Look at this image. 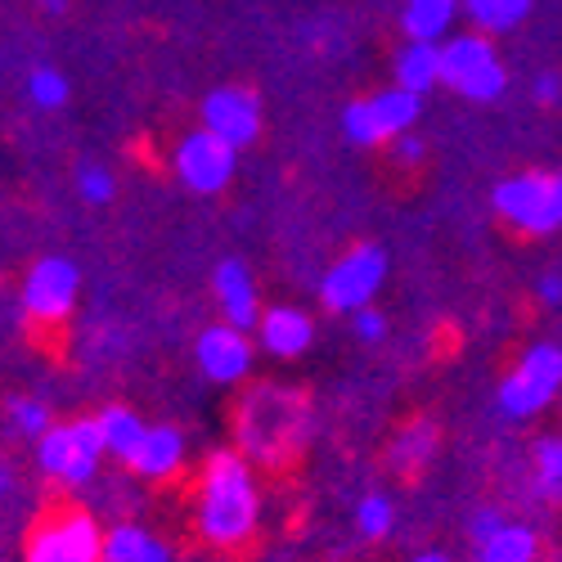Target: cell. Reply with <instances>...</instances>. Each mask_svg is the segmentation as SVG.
Segmentation results:
<instances>
[{
    "mask_svg": "<svg viewBox=\"0 0 562 562\" xmlns=\"http://www.w3.org/2000/svg\"><path fill=\"white\" fill-rule=\"evenodd\" d=\"M396 86L428 95L432 86H441V41H405L396 50Z\"/></svg>",
    "mask_w": 562,
    "mask_h": 562,
    "instance_id": "16",
    "label": "cell"
},
{
    "mask_svg": "<svg viewBox=\"0 0 562 562\" xmlns=\"http://www.w3.org/2000/svg\"><path fill=\"white\" fill-rule=\"evenodd\" d=\"M536 100H540V104H558V100H562V81H558L553 72H540V77H536Z\"/></svg>",
    "mask_w": 562,
    "mask_h": 562,
    "instance_id": "30",
    "label": "cell"
},
{
    "mask_svg": "<svg viewBox=\"0 0 562 562\" xmlns=\"http://www.w3.org/2000/svg\"><path fill=\"white\" fill-rule=\"evenodd\" d=\"M10 424H14V432L36 437V441L55 428V424H50V405H45V401H32V396L10 405Z\"/></svg>",
    "mask_w": 562,
    "mask_h": 562,
    "instance_id": "26",
    "label": "cell"
},
{
    "mask_svg": "<svg viewBox=\"0 0 562 562\" xmlns=\"http://www.w3.org/2000/svg\"><path fill=\"white\" fill-rule=\"evenodd\" d=\"M351 324H356V338H360V342H379V338L387 334V319H383L379 311H373V306L356 311V319H351Z\"/></svg>",
    "mask_w": 562,
    "mask_h": 562,
    "instance_id": "28",
    "label": "cell"
},
{
    "mask_svg": "<svg viewBox=\"0 0 562 562\" xmlns=\"http://www.w3.org/2000/svg\"><path fill=\"white\" fill-rule=\"evenodd\" d=\"M27 95L36 109H64L68 104V77L59 68H36L27 77Z\"/></svg>",
    "mask_w": 562,
    "mask_h": 562,
    "instance_id": "24",
    "label": "cell"
},
{
    "mask_svg": "<svg viewBox=\"0 0 562 562\" xmlns=\"http://www.w3.org/2000/svg\"><path fill=\"white\" fill-rule=\"evenodd\" d=\"M257 527V482L252 468L234 454L216 450L203 468L199 486V531L216 549H239Z\"/></svg>",
    "mask_w": 562,
    "mask_h": 562,
    "instance_id": "1",
    "label": "cell"
},
{
    "mask_svg": "<svg viewBox=\"0 0 562 562\" xmlns=\"http://www.w3.org/2000/svg\"><path fill=\"white\" fill-rule=\"evenodd\" d=\"M499 527H504V513H499V508H482L477 518H473V544H482V540H486L491 531H499Z\"/></svg>",
    "mask_w": 562,
    "mask_h": 562,
    "instance_id": "29",
    "label": "cell"
},
{
    "mask_svg": "<svg viewBox=\"0 0 562 562\" xmlns=\"http://www.w3.org/2000/svg\"><path fill=\"white\" fill-rule=\"evenodd\" d=\"M414 562H450V558H446V553H418Z\"/></svg>",
    "mask_w": 562,
    "mask_h": 562,
    "instance_id": "34",
    "label": "cell"
},
{
    "mask_svg": "<svg viewBox=\"0 0 562 562\" xmlns=\"http://www.w3.org/2000/svg\"><path fill=\"white\" fill-rule=\"evenodd\" d=\"M540 302H549V306L562 302V274H544L540 279Z\"/></svg>",
    "mask_w": 562,
    "mask_h": 562,
    "instance_id": "32",
    "label": "cell"
},
{
    "mask_svg": "<svg viewBox=\"0 0 562 562\" xmlns=\"http://www.w3.org/2000/svg\"><path fill=\"white\" fill-rule=\"evenodd\" d=\"M392 522H396V508H392L387 495L373 491V495H364L356 504V527H360L364 540H387L392 536Z\"/></svg>",
    "mask_w": 562,
    "mask_h": 562,
    "instance_id": "22",
    "label": "cell"
},
{
    "mask_svg": "<svg viewBox=\"0 0 562 562\" xmlns=\"http://www.w3.org/2000/svg\"><path fill=\"white\" fill-rule=\"evenodd\" d=\"M441 86H450L454 95L473 104H491L504 95L508 72H504V59L495 55V45L482 32H468L441 45Z\"/></svg>",
    "mask_w": 562,
    "mask_h": 562,
    "instance_id": "2",
    "label": "cell"
},
{
    "mask_svg": "<svg viewBox=\"0 0 562 562\" xmlns=\"http://www.w3.org/2000/svg\"><path fill=\"white\" fill-rule=\"evenodd\" d=\"M104 437L95 418H77V424H55L50 432L41 437L36 459H41V473L55 477L64 486H81L100 473V459H104Z\"/></svg>",
    "mask_w": 562,
    "mask_h": 562,
    "instance_id": "5",
    "label": "cell"
},
{
    "mask_svg": "<svg viewBox=\"0 0 562 562\" xmlns=\"http://www.w3.org/2000/svg\"><path fill=\"white\" fill-rule=\"evenodd\" d=\"M558 401H562V396H558Z\"/></svg>",
    "mask_w": 562,
    "mask_h": 562,
    "instance_id": "36",
    "label": "cell"
},
{
    "mask_svg": "<svg viewBox=\"0 0 562 562\" xmlns=\"http://www.w3.org/2000/svg\"><path fill=\"white\" fill-rule=\"evenodd\" d=\"M77 289H81V274L68 257H41L23 279V311L45 324L64 319L77 302Z\"/></svg>",
    "mask_w": 562,
    "mask_h": 562,
    "instance_id": "10",
    "label": "cell"
},
{
    "mask_svg": "<svg viewBox=\"0 0 562 562\" xmlns=\"http://www.w3.org/2000/svg\"><path fill=\"white\" fill-rule=\"evenodd\" d=\"M203 126L221 135L225 145L244 149L261 135V100L244 86H221L203 100Z\"/></svg>",
    "mask_w": 562,
    "mask_h": 562,
    "instance_id": "11",
    "label": "cell"
},
{
    "mask_svg": "<svg viewBox=\"0 0 562 562\" xmlns=\"http://www.w3.org/2000/svg\"><path fill=\"white\" fill-rule=\"evenodd\" d=\"M139 477H149V482H167L176 468L184 463V437H180V428H171V424H158V428H149L145 432V441L135 446V454L126 459Z\"/></svg>",
    "mask_w": 562,
    "mask_h": 562,
    "instance_id": "14",
    "label": "cell"
},
{
    "mask_svg": "<svg viewBox=\"0 0 562 562\" xmlns=\"http://www.w3.org/2000/svg\"><path fill=\"white\" fill-rule=\"evenodd\" d=\"M234 145H225L221 135H212L207 126L194 131V135H184L180 139V149H176V176L184 190H194V194H221L229 176H234Z\"/></svg>",
    "mask_w": 562,
    "mask_h": 562,
    "instance_id": "9",
    "label": "cell"
},
{
    "mask_svg": "<svg viewBox=\"0 0 562 562\" xmlns=\"http://www.w3.org/2000/svg\"><path fill=\"white\" fill-rule=\"evenodd\" d=\"M311 319L297 311V306H270V311H261V319H257V338H261V347L270 351V356H302L306 347H311Z\"/></svg>",
    "mask_w": 562,
    "mask_h": 562,
    "instance_id": "15",
    "label": "cell"
},
{
    "mask_svg": "<svg viewBox=\"0 0 562 562\" xmlns=\"http://www.w3.org/2000/svg\"><path fill=\"white\" fill-rule=\"evenodd\" d=\"M437 446V432L432 424H409L401 437H396V468H424L428 454Z\"/></svg>",
    "mask_w": 562,
    "mask_h": 562,
    "instance_id": "23",
    "label": "cell"
},
{
    "mask_svg": "<svg viewBox=\"0 0 562 562\" xmlns=\"http://www.w3.org/2000/svg\"><path fill=\"white\" fill-rule=\"evenodd\" d=\"M104 562H171V549L162 540H154L145 527L122 522V527L104 531Z\"/></svg>",
    "mask_w": 562,
    "mask_h": 562,
    "instance_id": "17",
    "label": "cell"
},
{
    "mask_svg": "<svg viewBox=\"0 0 562 562\" xmlns=\"http://www.w3.org/2000/svg\"><path fill=\"white\" fill-rule=\"evenodd\" d=\"M387 279V252L373 244H356L347 257H338V266H329L319 284V302L329 311H364L373 302V293L383 289Z\"/></svg>",
    "mask_w": 562,
    "mask_h": 562,
    "instance_id": "7",
    "label": "cell"
},
{
    "mask_svg": "<svg viewBox=\"0 0 562 562\" xmlns=\"http://www.w3.org/2000/svg\"><path fill=\"white\" fill-rule=\"evenodd\" d=\"M41 10H45V14H64L68 0H41Z\"/></svg>",
    "mask_w": 562,
    "mask_h": 562,
    "instance_id": "33",
    "label": "cell"
},
{
    "mask_svg": "<svg viewBox=\"0 0 562 562\" xmlns=\"http://www.w3.org/2000/svg\"><path fill=\"white\" fill-rule=\"evenodd\" d=\"M396 158L401 162H418V158H424V139H418V135H396Z\"/></svg>",
    "mask_w": 562,
    "mask_h": 562,
    "instance_id": "31",
    "label": "cell"
},
{
    "mask_svg": "<svg viewBox=\"0 0 562 562\" xmlns=\"http://www.w3.org/2000/svg\"><path fill=\"white\" fill-rule=\"evenodd\" d=\"M495 212L527 234H553L562 229V176L558 171H522L495 184L491 194Z\"/></svg>",
    "mask_w": 562,
    "mask_h": 562,
    "instance_id": "3",
    "label": "cell"
},
{
    "mask_svg": "<svg viewBox=\"0 0 562 562\" xmlns=\"http://www.w3.org/2000/svg\"><path fill=\"white\" fill-rule=\"evenodd\" d=\"M212 289H216V306L225 315V324H234V329H257V319H261V297H257V284H252V274L244 261H234L225 257L216 266V279H212Z\"/></svg>",
    "mask_w": 562,
    "mask_h": 562,
    "instance_id": "13",
    "label": "cell"
},
{
    "mask_svg": "<svg viewBox=\"0 0 562 562\" xmlns=\"http://www.w3.org/2000/svg\"><path fill=\"white\" fill-rule=\"evenodd\" d=\"M27 562H104V531L81 508L55 513L27 540Z\"/></svg>",
    "mask_w": 562,
    "mask_h": 562,
    "instance_id": "8",
    "label": "cell"
},
{
    "mask_svg": "<svg viewBox=\"0 0 562 562\" xmlns=\"http://www.w3.org/2000/svg\"><path fill=\"white\" fill-rule=\"evenodd\" d=\"M536 553H540V540L522 522H504L477 544V562H536Z\"/></svg>",
    "mask_w": 562,
    "mask_h": 562,
    "instance_id": "18",
    "label": "cell"
},
{
    "mask_svg": "<svg viewBox=\"0 0 562 562\" xmlns=\"http://www.w3.org/2000/svg\"><path fill=\"white\" fill-rule=\"evenodd\" d=\"M558 396H562V347L536 342L499 383V414L504 418H536Z\"/></svg>",
    "mask_w": 562,
    "mask_h": 562,
    "instance_id": "4",
    "label": "cell"
},
{
    "mask_svg": "<svg viewBox=\"0 0 562 562\" xmlns=\"http://www.w3.org/2000/svg\"><path fill=\"white\" fill-rule=\"evenodd\" d=\"M10 486V477H5V468H0V491H5Z\"/></svg>",
    "mask_w": 562,
    "mask_h": 562,
    "instance_id": "35",
    "label": "cell"
},
{
    "mask_svg": "<svg viewBox=\"0 0 562 562\" xmlns=\"http://www.w3.org/2000/svg\"><path fill=\"white\" fill-rule=\"evenodd\" d=\"M77 190L86 194V203H109V199H113V176H109V167H81V171H77Z\"/></svg>",
    "mask_w": 562,
    "mask_h": 562,
    "instance_id": "27",
    "label": "cell"
},
{
    "mask_svg": "<svg viewBox=\"0 0 562 562\" xmlns=\"http://www.w3.org/2000/svg\"><path fill=\"white\" fill-rule=\"evenodd\" d=\"M454 10H459V0H405V36L409 41H441L446 27L454 23Z\"/></svg>",
    "mask_w": 562,
    "mask_h": 562,
    "instance_id": "19",
    "label": "cell"
},
{
    "mask_svg": "<svg viewBox=\"0 0 562 562\" xmlns=\"http://www.w3.org/2000/svg\"><path fill=\"white\" fill-rule=\"evenodd\" d=\"M418 109H424V95H414L405 86H392V90H379L369 100H351L342 109V131L351 145H383V139H396L405 135L414 122H418Z\"/></svg>",
    "mask_w": 562,
    "mask_h": 562,
    "instance_id": "6",
    "label": "cell"
},
{
    "mask_svg": "<svg viewBox=\"0 0 562 562\" xmlns=\"http://www.w3.org/2000/svg\"><path fill=\"white\" fill-rule=\"evenodd\" d=\"M95 424H100V437H104V450L109 454H117V459H131L135 454V446L139 441H145V424H139V414L135 409H126V405H109L100 418H95Z\"/></svg>",
    "mask_w": 562,
    "mask_h": 562,
    "instance_id": "20",
    "label": "cell"
},
{
    "mask_svg": "<svg viewBox=\"0 0 562 562\" xmlns=\"http://www.w3.org/2000/svg\"><path fill=\"white\" fill-rule=\"evenodd\" d=\"M194 360L212 383H239L252 369V342L244 329H234V324H212L194 347Z\"/></svg>",
    "mask_w": 562,
    "mask_h": 562,
    "instance_id": "12",
    "label": "cell"
},
{
    "mask_svg": "<svg viewBox=\"0 0 562 562\" xmlns=\"http://www.w3.org/2000/svg\"><path fill=\"white\" fill-rule=\"evenodd\" d=\"M459 5L482 32H513L531 14V0H459Z\"/></svg>",
    "mask_w": 562,
    "mask_h": 562,
    "instance_id": "21",
    "label": "cell"
},
{
    "mask_svg": "<svg viewBox=\"0 0 562 562\" xmlns=\"http://www.w3.org/2000/svg\"><path fill=\"white\" fill-rule=\"evenodd\" d=\"M536 482H540V495H562V437H544L536 446Z\"/></svg>",
    "mask_w": 562,
    "mask_h": 562,
    "instance_id": "25",
    "label": "cell"
}]
</instances>
